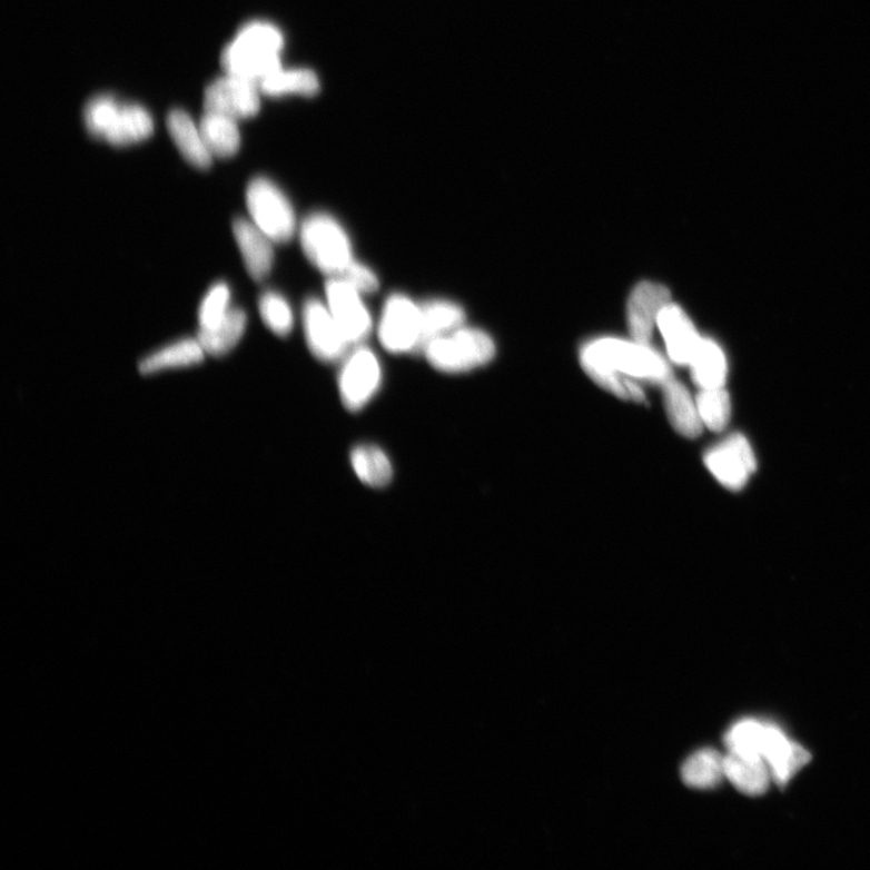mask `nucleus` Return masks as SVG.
Returning a JSON list of instances; mask_svg holds the SVG:
<instances>
[{"mask_svg": "<svg viewBox=\"0 0 870 870\" xmlns=\"http://www.w3.org/2000/svg\"><path fill=\"white\" fill-rule=\"evenodd\" d=\"M585 373L612 372L631 380L663 385L672 377L668 362L649 345L614 338L589 343L581 354Z\"/></svg>", "mask_w": 870, "mask_h": 870, "instance_id": "1", "label": "nucleus"}, {"mask_svg": "<svg viewBox=\"0 0 870 870\" xmlns=\"http://www.w3.org/2000/svg\"><path fill=\"white\" fill-rule=\"evenodd\" d=\"M284 47V34L276 26L261 21L249 22L224 49L221 65L227 75L260 83L283 68L280 52Z\"/></svg>", "mask_w": 870, "mask_h": 870, "instance_id": "2", "label": "nucleus"}, {"mask_svg": "<svg viewBox=\"0 0 870 870\" xmlns=\"http://www.w3.org/2000/svg\"><path fill=\"white\" fill-rule=\"evenodd\" d=\"M423 354L435 370L463 374L486 366L495 357L496 346L485 332L462 326L431 340Z\"/></svg>", "mask_w": 870, "mask_h": 870, "instance_id": "3", "label": "nucleus"}, {"mask_svg": "<svg viewBox=\"0 0 870 870\" xmlns=\"http://www.w3.org/2000/svg\"><path fill=\"white\" fill-rule=\"evenodd\" d=\"M300 243L305 256L330 277H340L355 261L353 245L342 224L326 214H315L301 224Z\"/></svg>", "mask_w": 870, "mask_h": 870, "instance_id": "4", "label": "nucleus"}, {"mask_svg": "<svg viewBox=\"0 0 870 870\" xmlns=\"http://www.w3.org/2000/svg\"><path fill=\"white\" fill-rule=\"evenodd\" d=\"M246 202L253 223L275 244H286L296 234V212L287 196L270 179H253Z\"/></svg>", "mask_w": 870, "mask_h": 870, "instance_id": "5", "label": "nucleus"}, {"mask_svg": "<svg viewBox=\"0 0 870 870\" xmlns=\"http://www.w3.org/2000/svg\"><path fill=\"white\" fill-rule=\"evenodd\" d=\"M421 305L403 294H393L378 323V339L388 353L405 355L421 353Z\"/></svg>", "mask_w": 870, "mask_h": 870, "instance_id": "6", "label": "nucleus"}, {"mask_svg": "<svg viewBox=\"0 0 870 870\" xmlns=\"http://www.w3.org/2000/svg\"><path fill=\"white\" fill-rule=\"evenodd\" d=\"M382 383L380 360L368 347H357L346 356L339 374V392L345 408L353 413L366 408Z\"/></svg>", "mask_w": 870, "mask_h": 870, "instance_id": "7", "label": "nucleus"}, {"mask_svg": "<svg viewBox=\"0 0 870 870\" xmlns=\"http://www.w3.org/2000/svg\"><path fill=\"white\" fill-rule=\"evenodd\" d=\"M259 83L227 75L215 80L205 91V111L235 120L256 117L260 110Z\"/></svg>", "mask_w": 870, "mask_h": 870, "instance_id": "8", "label": "nucleus"}, {"mask_svg": "<svg viewBox=\"0 0 870 870\" xmlns=\"http://www.w3.org/2000/svg\"><path fill=\"white\" fill-rule=\"evenodd\" d=\"M363 294L340 277H332L326 286L327 306L350 346L368 338L373 318Z\"/></svg>", "mask_w": 870, "mask_h": 870, "instance_id": "9", "label": "nucleus"}, {"mask_svg": "<svg viewBox=\"0 0 870 870\" xmlns=\"http://www.w3.org/2000/svg\"><path fill=\"white\" fill-rule=\"evenodd\" d=\"M705 463L714 478L732 491L745 487L757 468L752 447L741 434H732L712 447Z\"/></svg>", "mask_w": 870, "mask_h": 870, "instance_id": "10", "label": "nucleus"}, {"mask_svg": "<svg viewBox=\"0 0 870 870\" xmlns=\"http://www.w3.org/2000/svg\"><path fill=\"white\" fill-rule=\"evenodd\" d=\"M303 323L306 343L317 359L334 363L347 355L350 345L327 304L308 299L304 306Z\"/></svg>", "mask_w": 870, "mask_h": 870, "instance_id": "11", "label": "nucleus"}, {"mask_svg": "<svg viewBox=\"0 0 870 870\" xmlns=\"http://www.w3.org/2000/svg\"><path fill=\"white\" fill-rule=\"evenodd\" d=\"M670 303L671 293L665 286L650 280L639 284L631 291L627 301V327L631 338L636 343L649 345L658 326L659 315Z\"/></svg>", "mask_w": 870, "mask_h": 870, "instance_id": "12", "label": "nucleus"}, {"mask_svg": "<svg viewBox=\"0 0 870 870\" xmlns=\"http://www.w3.org/2000/svg\"><path fill=\"white\" fill-rule=\"evenodd\" d=\"M669 357L680 366H690L696 350L703 342L700 338L693 322L676 304H668L658 318Z\"/></svg>", "mask_w": 870, "mask_h": 870, "instance_id": "13", "label": "nucleus"}, {"mask_svg": "<svg viewBox=\"0 0 870 870\" xmlns=\"http://www.w3.org/2000/svg\"><path fill=\"white\" fill-rule=\"evenodd\" d=\"M762 757L770 769L771 779L781 788L811 760L810 753L803 747L790 741L781 729L774 725H767Z\"/></svg>", "mask_w": 870, "mask_h": 870, "instance_id": "14", "label": "nucleus"}, {"mask_svg": "<svg viewBox=\"0 0 870 870\" xmlns=\"http://www.w3.org/2000/svg\"><path fill=\"white\" fill-rule=\"evenodd\" d=\"M234 235L250 277L263 280L273 269L274 241L255 223L238 218L234 221Z\"/></svg>", "mask_w": 870, "mask_h": 870, "instance_id": "15", "label": "nucleus"}, {"mask_svg": "<svg viewBox=\"0 0 870 870\" xmlns=\"http://www.w3.org/2000/svg\"><path fill=\"white\" fill-rule=\"evenodd\" d=\"M725 779L742 794L758 797L767 793L770 769L761 755L729 752L724 757Z\"/></svg>", "mask_w": 870, "mask_h": 870, "instance_id": "16", "label": "nucleus"}, {"mask_svg": "<svg viewBox=\"0 0 870 870\" xmlns=\"http://www.w3.org/2000/svg\"><path fill=\"white\" fill-rule=\"evenodd\" d=\"M664 406L673 428L685 438H698L703 433L704 425L698 412L696 401L690 390L670 377L663 385Z\"/></svg>", "mask_w": 870, "mask_h": 870, "instance_id": "17", "label": "nucleus"}, {"mask_svg": "<svg viewBox=\"0 0 870 870\" xmlns=\"http://www.w3.org/2000/svg\"><path fill=\"white\" fill-rule=\"evenodd\" d=\"M167 128L186 160L201 170L212 165V154L205 145L200 128L186 111L175 109L167 117Z\"/></svg>", "mask_w": 870, "mask_h": 870, "instance_id": "18", "label": "nucleus"}, {"mask_svg": "<svg viewBox=\"0 0 870 870\" xmlns=\"http://www.w3.org/2000/svg\"><path fill=\"white\" fill-rule=\"evenodd\" d=\"M465 320L466 314L456 303L431 300L421 305V353L431 340L462 327Z\"/></svg>", "mask_w": 870, "mask_h": 870, "instance_id": "19", "label": "nucleus"}, {"mask_svg": "<svg viewBox=\"0 0 870 870\" xmlns=\"http://www.w3.org/2000/svg\"><path fill=\"white\" fill-rule=\"evenodd\" d=\"M724 757L712 749L692 754L681 769V778L688 788L712 790L725 779Z\"/></svg>", "mask_w": 870, "mask_h": 870, "instance_id": "20", "label": "nucleus"}, {"mask_svg": "<svg viewBox=\"0 0 870 870\" xmlns=\"http://www.w3.org/2000/svg\"><path fill=\"white\" fill-rule=\"evenodd\" d=\"M199 128L205 145L212 157L231 158L240 149L241 135L237 120L205 111Z\"/></svg>", "mask_w": 870, "mask_h": 870, "instance_id": "21", "label": "nucleus"}, {"mask_svg": "<svg viewBox=\"0 0 870 870\" xmlns=\"http://www.w3.org/2000/svg\"><path fill=\"white\" fill-rule=\"evenodd\" d=\"M247 326V316L240 308H230L226 317L214 328L201 329L198 340L205 354L224 356L243 339Z\"/></svg>", "mask_w": 870, "mask_h": 870, "instance_id": "22", "label": "nucleus"}, {"mask_svg": "<svg viewBox=\"0 0 870 870\" xmlns=\"http://www.w3.org/2000/svg\"><path fill=\"white\" fill-rule=\"evenodd\" d=\"M152 131L154 121L147 109L138 105H125L120 107L106 140L116 147L131 146L142 142Z\"/></svg>", "mask_w": 870, "mask_h": 870, "instance_id": "23", "label": "nucleus"}, {"mask_svg": "<svg viewBox=\"0 0 870 870\" xmlns=\"http://www.w3.org/2000/svg\"><path fill=\"white\" fill-rule=\"evenodd\" d=\"M350 465L363 483L374 488L386 487L393 478L392 463L380 447L359 445L350 453Z\"/></svg>", "mask_w": 870, "mask_h": 870, "instance_id": "24", "label": "nucleus"}, {"mask_svg": "<svg viewBox=\"0 0 870 870\" xmlns=\"http://www.w3.org/2000/svg\"><path fill=\"white\" fill-rule=\"evenodd\" d=\"M205 355L198 339L181 340L140 362L139 372L149 375L167 369L195 366L205 359Z\"/></svg>", "mask_w": 870, "mask_h": 870, "instance_id": "25", "label": "nucleus"}, {"mask_svg": "<svg viewBox=\"0 0 870 870\" xmlns=\"http://www.w3.org/2000/svg\"><path fill=\"white\" fill-rule=\"evenodd\" d=\"M694 383L701 389L721 388L726 378V360L723 350L711 340L701 342L690 364Z\"/></svg>", "mask_w": 870, "mask_h": 870, "instance_id": "26", "label": "nucleus"}, {"mask_svg": "<svg viewBox=\"0 0 870 870\" xmlns=\"http://www.w3.org/2000/svg\"><path fill=\"white\" fill-rule=\"evenodd\" d=\"M261 93L271 97L286 95H300L314 97L319 92L320 86L317 76L312 69L296 68L278 72L264 79L259 83Z\"/></svg>", "mask_w": 870, "mask_h": 870, "instance_id": "27", "label": "nucleus"}, {"mask_svg": "<svg viewBox=\"0 0 870 870\" xmlns=\"http://www.w3.org/2000/svg\"><path fill=\"white\" fill-rule=\"evenodd\" d=\"M695 401L704 427L712 432L726 428L732 417V403L723 387L703 389Z\"/></svg>", "mask_w": 870, "mask_h": 870, "instance_id": "28", "label": "nucleus"}, {"mask_svg": "<svg viewBox=\"0 0 870 870\" xmlns=\"http://www.w3.org/2000/svg\"><path fill=\"white\" fill-rule=\"evenodd\" d=\"M767 725L752 719L736 722L724 736L729 752L761 755L763 753Z\"/></svg>", "mask_w": 870, "mask_h": 870, "instance_id": "29", "label": "nucleus"}, {"mask_svg": "<svg viewBox=\"0 0 870 870\" xmlns=\"http://www.w3.org/2000/svg\"><path fill=\"white\" fill-rule=\"evenodd\" d=\"M120 107L115 97L107 95L93 97L83 111V119H86L89 132L97 138L106 139L118 117Z\"/></svg>", "mask_w": 870, "mask_h": 870, "instance_id": "30", "label": "nucleus"}, {"mask_svg": "<svg viewBox=\"0 0 870 870\" xmlns=\"http://www.w3.org/2000/svg\"><path fill=\"white\" fill-rule=\"evenodd\" d=\"M259 313L266 326L278 336H287L294 327V315L288 301L279 294L265 293L259 301Z\"/></svg>", "mask_w": 870, "mask_h": 870, "instance_id": "31", "label": "nucleus"}, {"mask_svg": "<svg viewBox=\"0 0 870 870\" xmlns=\"http://www.w3.org/2000/svg\"><path fill=\"white\" fill-rule=\"evenodd\" d=\"M586 374L596 385L612 393L615 397L635 403L647 401L642 388L631 378L612 372H589Z\"/></svg>", "mask_w": 870, "mask_h": 870, "instance_id": "32", "label": "nucleus"}, {"mask_svg": "<svg viewBox=\"0 0 870 870\" xmlns=\"http://www.w3.org/2000/svg\"><path fill=\"white\" fill-rule=\"evenodd\" d=\"M229 299L230 290L224 284L216 285L207 293L199 312L201 329L214 328L219 325L230 310Z\"/></svg>", "mask_w": 870, "mask_h": 870, "instance_id": "33", "label": "nucleus"}, {"mask_svg": "<svg viewBox=\"0 0 870 870\" xmlns=\"http://www.w3.org/2000/svg\"><path fill=\"white\" fill-rule=\"evenodd\" d=\"M347 284L353 286L362 294H372L378 289V278L375 273L358 261H354L348 266L346 271L340 276Z\"/></svg>", "mask_w": 870, "mask_h": 870, "instance_id": "34", "label": "nucleus"}]
</instances>
